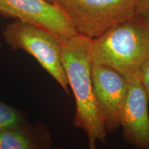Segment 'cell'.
<instances>
[{
	"mask_svg": "<svg viewBox=\"0 0 149 149\" xmlns=\"http://www.w3.org/2000/svg\"><path fill=\"white\" fill-rule=\"evenodd\" d=\"M92 61L123 76L136 74L149 57V17L134 15L102 36L91 40Z\"/></svg>",
	"mask_w": 149,
	"mask_h": 149,
	"instance_id": "obj_2",
	"label": "cell"
},
{
	"mask_svg": "<svg viewBox=\"0 0 149 149\" xmlns=\"http://www.w3.org/2000/svg\"><path fill=\"white\" fill-rule=\"evenodd\" d=\"M91 79L97 106L108 133L120 127L121 115L128 93V81L116 70L91 61Z\"/></svg>",
	"mask_w": 149,
	"mask_h": 149,
	"instance_id": "obj_6",
	"label": "cell"
},
{
	"mask_svg": "<svg viewBox=\"0 0 149 149\" xmlns=\"http://www.w3.org/2000/svg\"><path fill=\"white\" fill-rule=\"evenodd\" d=\"M78 35L94 40L131 17L134 0H55Z\"/></svg>",
	"mask_w": 149,
	"mask_h": 149,
	"instance_id": "obj_3",
	"label": "cell"
},
{
	"mask_svg": "<svg viewBox=\"0 0 149 149\" xmlns=\"http://www.w3.org/2000/svg\"><path fill=\"white\" fill-rule=\"evenodd\" d=\"M125 77L128 93L120 121L123 138L136 149H149V97L137 73Z\"/></svg>",
	"mask_w": 149,
	"mask_h": 149,
	"instance_id": "obj_7",
	"label": "cell"
},
{
	"mask_svg": "<svg viewBox=\"0 0 149 149\" xmlns=\"http://www.w3.org/2000/svg\"><path fill=\"white\" fill-rule=\"evenodd\" d=\"M135 14L149 17V0H134Z\"/></svg>",
	"mask_w": 149,
	"mask_h": 149,
	"instance_id": "obj_11",
	"label": "cell"
},
{
	"mask_svg": "<svg viewBox=\"0 0 149 149\" xmlns=\"http://www.w3.org/2000/svg\"><path fill=\"white\" fill-rule=\"evenodd\" d=\"M91 42L76 35L61 43V60L76 104L73 124L88 137V149H97V142L105 143L108 132L97 106L91 79Z\"/></svg>",
	"mask_w": 149,
	"mask_h": 149,
	"instance_id": "obj_1",
	"label": "cell"
},
{
	"mask_svg": "<svg viewBox=\"0 0 149 149\" xmlns=\"http://www.w3.org/2000/svg\"><path fill=\"white\" fill-rule=\"evenodd\" d=\"M44 149H61V148H58V147H54L53 145H52V146H49V147H47V148H44Z\"/></svg>",
	"mask_w": 149,
	"mask_h": 149,
	"instance_id": "obj_12",
	"label": "cell"
},
{
	"mask_svg": "<svg viewBox=\"0 0 149 149\" xmlns=\"http://www.w3.org/2000/svg\"><path fill=\"white\" fill-rule=\"evenodd\" d=\"M46 1H48V2L54 3V4H55V0H46Z\"/></svg>",
	"mask_w": 149,
	"mask_h": 149,
	"instance_id": "obj_13",
	"label": "cell"
},
{
	"mask_svg": "<svg viewBox=\"0 0 149 149\" xmlns=\"http://www.w3.org/2000/svg\"><path fill=\"white\" fill-rule=\"evenodd\" d=\"M1 44H0V48H1Z\"/></svg>",
	"mask_w": 149,
	"mask_h": 149,
	"instance_id": "obj_14",
	"label": "cell"
},
{
	"mask_svg": "<svg viewBox=\"0 0 149 149\" xmlns=\"http://www.w3.org/2000/svg\"><path fill=\"white\" fill-rule=\"evenodd\" d=\"M137 74L141 84L149 97V57L139 67Z\"/></svg>",
	"mask_w": 149,
	"mask_h": 149,
	"instance_id": "obj_10",
	"label": "cell"
},
{
	"mask_svg": "<svg viewBox=\"0 0 149 149\" xmlns=\"http://www.w3.org/2000/svg\"><path fill=\"white\" fill-rule=\"evenodd\" d=\"M26 121V117L23 112L0 100V131Z\"/></svg>",
	"mask_w": 149,
	"mask_h": 149,
	"instance_id": "obj_9",
	"label": "cell"
},
{
	"mask_svg": "<svg viewBox=\"0 0 149 149\" xmlns=\"http://www.w3.org/2000/svg\"><path fill=\"white\" fill-rule=\"evenodd\" d=\"M0 14L37 26L61 43L77 35L64 13L46 0H0Z\"/></svg>",
	"mask_w": 149,
	"mask_h": 149,
	"instance_id": "obj_5",
	"label": "cell"
},
{
	"mask_svg": "<svg viewBox=\"0 0 149 149\" xmlns=\"http://www.w3.org/2000/svg\"><path fill=\"white\" fill-rule=\"evenodd\" d=\"M2 36L12 50H22L33 56L66 94L70 95L61 60V43L54 35L32 24L15 19L6 26Z\"/></svg>",
	"mask_w": 149,
	"mask_h": 149,
	"instance_id": "obj_4",
	"label": "cell"
},
{
	"mask_svg": "<svg viewBox=\"0 0 149 149\" xmlns=\"http://www.w3.org/2000/svg\"><path fill=\"white\" fill-rule=\"evenodd\" d=\"M53 145L47 128L27 121L0 131V149H44Z\"/></svg>",
	"mask_w": 149,
	"mask_h": 149,
	"instance_id": "obj_8",
	"label": "cell"
}]
</instances>
